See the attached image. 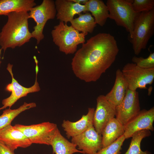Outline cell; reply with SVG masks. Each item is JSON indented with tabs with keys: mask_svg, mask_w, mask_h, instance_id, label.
<instances>
[{
	"mask_svg": "<svg viewBox=\"0 0 154 154\" xmlns=\"http://www.w3.org/2000/svg\"><path fill=\"white\" fill-rule=\"evenodd\" d=\"M154 32V9L139 13L134 22L130 42L134 54L145 49Z\"/></svg>",
	"mask_w": 154,
	"mask_h": 154,
	"instance_id": "3957f363",
	"label": "cell"
},
{
	"mask_svg": "<svg viewBox=\"0 0 154 154\" xmlns=\"http://www.w3.org/2000/svg\"><path fill=\"white\" fill-rule=\"evenodd\" d=\"M72 1L81 5H85L86 3L88 1V0H71Z\"/></svg>",
	"mask_w": 154,
	"mask_h": 154,
	"instance_id": "f1b7e54d",
	"label": "cell"
},
{
	"mask_svg": "<svg viewBox=\"0 0 154 154\" xmlns=\"http://www.w3.org/2000/svg\"><path fill=\"white\" fill-rule=\"evenodd\" d=\"M71 138V142L84 154H95L102 148V135L95 130L94 126Z\"/></svg>",
	"mask_w": 154,
	"mask_h": 154,
	"instance_id": "8fae6325",
	"label": "cell"
},
{
	"mask_svg": "<svg viewBox=\"0 0 154 154\" xmlns=\"http://www.w3.org/2000/svg\"><path fill=\"white\" fill-rule=\"evenodd\" d=\"M119 52L113 35L99 33L82 44L76 52L71 63L72 70L82 80L96 82L114 62Z\"/></svg>",
	"mask_w": 154,
	"mask_h": 154,
	"instance_id": "6da1fadb",
	"label": "cell"
},
{
	"mask_svg": "<svg viewBox=\"0 0 154 154\" xmlns=\"http://www.w3.org/2000/svg\"><path fill=\"white\" fill-rule=\"evenodd\" d=\"M132 5L134 11L137 13L149 11L154 9V0H134Z\"/></svg>",
	"mask_w": 154,
	"mask_h": 154,
	"instance_id": "484cf974",
	"label": "cell"
},
{
	"mask_svg": "<svg viewBox=\"0 0 154 154\" xmlns=\"http://www.w3.org/2000/svg\"><path fill=\"white\" fill-rule=\"evenodd\" d=\"M36 4L34 0H0V15L16 12H28Z\"/></svg>",
	"mask_w": 154,
	"mask_h": 154,
	"instance_id": "d6986e66",
	"label": "cell"
},
{
	"mask_svg": "<svg viewBox=\"0 0 154 154\" xmlns=\"http://www.w3.org/2000/svg\"><path fill=\"white\" fill-rule=\"evenodd\" d=\"M36 63V79L34 84L29 88L25 87L20 85L14 77L12 69L13 65L9 63L7 69L10 73L12 78L11 82L8 84L5 88L6 91L11 92L8 97L3 100V106L0 108V110L8 107L11 108L17 101L20 98L26 96L30 93L38 92L40 90L39 84L37 81V75L38 72V61L36 57L34 58Z\"/></svg>",
	"mask_w": 154,
	"mask_h": 154,
	"instance_id": "9c48e42d",
	"label": "cell"
},
{
	"mask_svg": "<svg viewBox=\"0 0 154 154\" xmlns=\"http://www.w3.org/2000/svg\"><path fill=\"white\" fill-rule=\"evenodd\" d=\"M128 89L127 83L121 70L118 69L116 71L114 86L105 96L108 101L116 107L122 101Z\"/></svg>",
	"mask_w": 154,
	"mask_h": 154,
	"instance_id": "e0dca14e",
	"label": "cell"
},
{
	"mask_svg": "<svg viewBox=\"0 0 154 154\" xmlns=\"http://www.w3.org/2000/svg\"><path fill=\"white\" fill-rule=\"evenodd\" d=\"M95 110L94 108H89L87 114L83 115L79 120L75 122L63 120L62 126L68 138L78 135L93 126Z\"/></svg>",
	"mask_w": 154,
	"mask_h": 154,
	"instance_id": "9a60e30c",
	"label": "cell"
},
{
	"mask_svg": "<svg viewBox=\"0 0 154 154\" xmlns=\"http://www.w3.org/2000/svg\"><path fill=\"white\" fill-rule=\"evenodd\" d=\"M133 0H108L106 5L109 12V18L117 25L125 28L132 36L135 19L139 13L135 12L132 5Z\"/></svg>",
	"mask_w": 154,
	"mask_h": 154,
	"instance_id": "5b68a950",
	"label": "cell"
},
{
	"mask_svg": "<svg viewBox=\"0 0 154 154\" xmlns=\"http://www.w3.org/2000/svg\"><path fill=\"white\" fill-rule=\"evenodd\" d=\"M7 16V21L0 32V46L4 52L8 48L22 46L32 38L29 28L28 12H13Z\"/></svg>",
	"mask_w": 154,
	"mask_h": 154,
	"instance_id": "7a4b0ae2",
	"label": "cell"
},
{
	"mask_svg": "<svg viewBox=\"0 0 154 154\" xmlns=\"http://www.w3.org/2000/svg\"><path fill=\"white\" fill-rule=\"evenodd\" d=\"M35 103H27L25 102L18 108L12 110L5 109L0 116V130L11 124L13 120L18 115L25 111L36 107Z\"/></svg>",
	"mask_w": 154,
	"mask_h": 154,
	"instance_id": "603a6c76",
	"label": "cell"
},
{
	"mask_svg": "<svg viewBox=\"0 0 154 154\" xmlns=\"http://www.w3.org/2000/svg\"><path fill=\"white\" fill-rule=\"evenodd\" d=\"M29 12V18L33 19L36 23L31 33L32 37L36 39L38 44L44 38L43 31L46 23L56 16L55 2L53 0H43L40 5L33 7Z\"/></svg>",
	"mask_w": 154,
	"mask_h": 154,
	"instance_id": "8992f818",
	"label": "cell"
},
{
	"mask_svg": "<svg viewBox=\"0 0 154 154\" xmlns=\"http://www.w3.org/2000/svg\"><path fill=\"white\" fill-rule=\"evenodd\" d=\"M70 23L75 29L86 34L92 33L96 26L94 18L89 12L79 14L78 17L74 19Z\"/></svg>",
	"mask_w": 154,
	"mask_h": 154,
	"instance_id": "7402d4cb",
	"label": "cell"
},
{
	"mask_svg": "<svg viewBox=\"0 0 154 154\" xmlns=\"http://www.w3.org/2000/svg\"><path fill=\"white\" fill-rule=\"evenodd\" d=\"M55 2L57 19L67 24L70 22L75 15L88 12L84 5L74 3L71 0H56Z\"/></svg>",
	"mask_w": 154,
	"mask_h": 154,
	"instance_id": "2e32d148",
	"label": "cell"
},
{
	"mask_svg": "<svg viewBox=\"0 0 154 154\" xmlns=\"http://www.w3.org/2000/svg\"><path fill=\"white\" fill-rule=\"evenodd\" d=\"M149 130H143L137 131L132 136V138L129 147L124 154H151L148 151H142L141 149V143L144 138L151 135Z\"/></svg>",
	"mask_w": 154,
	"mask_h": 154,
	"instance_id": "cb8c5ba5",
	"label": "cell"
},
{
	"mask_svg": "<svg viewBox=\"0 0 154 154\" xmlns=\"http://www.w3.org/2000/svg\"><path fill=\"white\" fill-rule=\"evenodd\" d=\"M51 34L54 43L59 50L67 55L76 52L78 45L85 42V37L88 34L80 33L71 26L60 21L54 27Z\"/></svg>",
	"mask_w": 154,
	"mask_h": 154,
	"instance_id": "277c9868",
	"label": "cell"
},
{
	"mask_svg": "<svg viewBox=\"0 0 154 154\" xmlns=\"http://www.w3.org/2000/svg\"><path fill=\"white\" fill-rule=\"evenodd\" d=\"M121 71L127 83L128 89L131 90L147 89V86L151 85L153 82L154 68L144 69L133 62L128 63Z\"/></svg>",
	"mask_w": 154,
	"mask_h": 154,
	"instance_id": "ba28073f",
	"label": "cell"
},
{
	"mask_svg": "<svg viewBox=\"0 0 154 154\" xmlns=\"http://www.w3.org/2000/svg\"><path fill=\"white\" fill-rule=\"evenodd\" d=\"M133 63L140 68L148 69L154 68V53L150 52L147 58L134 56L132 58Z\"/></svg>",
	"mask_w": 154,
	"mask_h": 154,
	"instance_id": "4316f807",
	"label": "cell"
},
{
	"mask_svg": "<svg viewBox=\"0 0 154 154\" xmlns=\"http://www.w3.org/2000/svg\"><path fill=\"white\" fill-rule=\"evenodd\" d=\"M0 141L14 151L19 147L27 148L32 144L22 132L11 124L0 130Z\"/></svg>",
	"mask_w": 154,
	"mask_h": 154,
	"instance_id": "5bb4252c",
	"label": "cell"
},
{
	"mask_svg": "<svg viewBox=\"0 0 154 154\" xmlns=\"http://www.w3.org/2000/svg\"><path fill=\"white\" fill-rule=\"evenodd\" d=\"M140 111L138 92L128 89L122 101L116 107L115 116L124 125Z\"/></svg>",
	"mask_w": 154,
	"mask_h": 154,
	"instance_id": "30bf717a",
	"label": "cell"
},
{
	"mask_svg": "<svg viewBox=\"0 0 154 154\" xmlns=\"http://www.w3.org/2000/svg\"><path fill=\"white\" fill-rule=\"evenodd\" d=\"M125 139L123 135L110 145L102 148L95 154H120L121 147Z\"/></svg>",
	"mask_w": 154,
	"mask_h": 154,
	"instance_id": "d4e9b609",
	"label": "cell"
},
{
	"mask_svg": "<svg viewBox=\"0 0 154 154\" xmlns=\"http://www.w3.org/2000/svg\"><path fill=\"white\" fill-rule=\"evenodd\" d=\"M96 107L93 117V126L95 130L101 134L104 127L116 115V106L108 101L104 95L96 99Z\"/></svg>",
	"mask_w": 154,
	"mask_h": 154,
	"instance_id": "7c38bea8",
	"label": "cell"
},
{
	"mask_svg": "<svg viewBox=\"0 0 154 154\" xmlns=\"http://www.w3.org/2000/svg\"><path fill=\"white\" fill-rule=\"evenodd\" d=\"M0 154H15L7 146L0 141Z\"/></svg>",
	"mask_w": 154,
	"mask_h": 154,
	"instance_id": "83f0119b",
	"label": "cell"
},
{
	"mask_svg": "<svg viewBox=\"0 0 154 154\" xmlns=\"http://www.w3.org/2000/svg\"><path fill=\"white\" fill-rule=\"evenodd\" d=\"M53 153L55 154H73L83 152L77 148L76 145L66 139L58 129L55 135L51 145Z\"/></svg>",
	"mask_w": 154,
	"mask_h": 154,
	"instance_id": "44dd1931",
	"label": "cell"
},
{
	"mask_svg": "<svg viewBox=\"0 0 154 154\" xmlns=\"http://www.w3.org/2000/svg\"><path fill=\"white\" fill-rule=\"evenodd\" d=\"M15 126L22 132L32 143L51 145L58 129L56 124L49 122L27 125L16 124Z\"/></svg>",
	"mask_w": 154,
	"mask_h": 154,
	"instance_id": "52a82bcc",
	"label": "cell"
},
{
	"mask_svg": "<svg viewBox=\"0 0 154 154\" xmlns=\"http://www.w3.org/2000/svg\"><path fill=\"white\" fill-rule=\"evenodd\" d=\"M154 107L148 110H140L135 117L124 125V135L125 139L131 137L135 133L142 130L153 131Z\"/></svg>",
	"mask_w": 154,
	"mask_h": 154,
	"instance_id": "4fadbf2b",
	"label": "cell"
},
{
	"mask_svg": "<svg viewBox=\"0 0 154 154\" xmlns=\"http://www.w3.org/2000/svg\"><path fill=\"white\" fill-rule=\"evenodd\" d=\"M84 5L87 12H90L94 17L96 24L103 26L109 17L106 5L101 0H88Z\"/></svg>",
	"mask_w": 154,
	"mask_h": 154,
	"instance_id": "ffe728a7",
	"label": "cell"
},
{
	"mask_svg": "<svg viewBox=\"0 0 154 154\" xmlns=\"http://www.w3.org/2000/svg\"><path fill=\"white\" fill-rule=\"evenodd\" d=\"M2 50V49L1 48H0V66L1 64V51Z\"/></svg>",
	"mask_w": 154,
	"mask_h": 154,
	"instance_id": "f546056e",
	"label": "cell"
},
{
	"mask_svg": "<svg viewBox=\"0 0 154 154\" xmlns=\"http://www.w3.org/2000/svg\"><path fill=\"white\" fill-rule=\"evenodd\" d=\"M124 125L116 118L110 120L104 129L101 135L102 148L113 143L123 135Z\"/></svg>",
	"mask_w": 154,
	"mask_h": 154,
	"instance_id": "ac0fdd59",
	"label": "cell"
}]
</instances>
